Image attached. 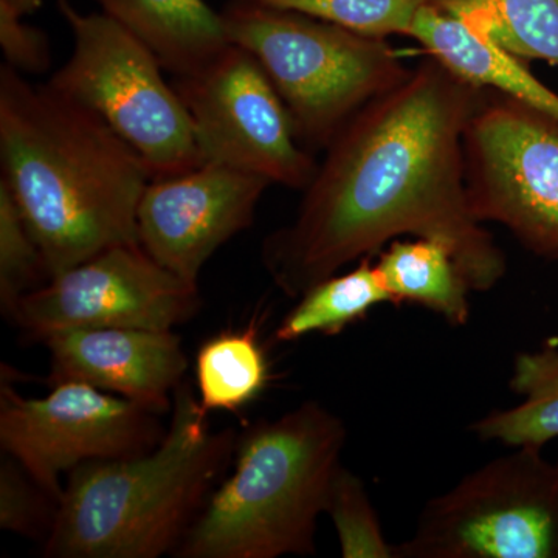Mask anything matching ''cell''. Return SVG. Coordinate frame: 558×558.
I'll return each instance as SVG.
<instances>
[{
    "mask_svg": "<svg viewBox=\"0 0 558 558\" xmlns=\"http://www.w3.org/2000/svg\"><path fill=\"white\" fill-rule=\"evenodd\" d=\"M267 381L269 365L253 328L213 337L197 352V399L207 413L244 409Z\"/></svg>",
    "mask_w": 558,
    "mask_h": 558,
    "instance_id": "cell-20",
    "label": "cell"
},
{
    "mask_svg": "<svg viewBox=\"0 0 558 558\" xmlns=\"http://www.w3.org/2000/svg\"><path fill=\"white\" fill-rule=\"evenodd\" d=\"M44 277L49 279L43 253L9 186L0 180V306L7 318Z\"/></svg>",
    "mask_w": 558,
    "mask_h": 558,
    "instance_id": "cell-23",
    "label": "cell"
},
{
    "mask_svg": "<svg viewBox=\"0 0 558 558\" xmlns=\"http://www.w3.org/2000/svg\"><path fill=\"white\" fill-rule=\"evenodd\" d=\"M520 61L558 68V0H428Z\"/></svg>",
    "mask_w": 558,
    "mask_h": 558,
    "instance_id": "cell-18",
    "label": "cell"
},
{
    "mask_svg": "<svg viewBox=\"0 0 558 558\" xmlns=\"http://www.w3.org/2000/svg\"><path fill=\"white\" fill-rule=\"evenodd\" d=\"M189 110L202 163H216L304 191L317 161L296 138L266 70L231 44L218 60L174 84Z\"/></svg>",
    "mask_w": 558,
    "mask_h": 558,
    "instance_id": "cell-9",
    "label": "cell"
},
{
    "mask_svg": "<svg viewBox=\"0 0 558 558\" xmlns=\"http://www.w3.org/2000/svg\"><path fill=\"white\" fill-rule=\"evenodd\" d=\"M409 36L476 87L501 92L558 119V95L539 83L523 61L432 3L418 11Z\"/></svg>",
    "mask_w": 558,
    "mask_h": 558,
    "instance_id": "cell-15",
    "label": "cell"
},
{
    "mask_svg": "<svg viewBox=\"0 0 558 558\" xmlns=\"http://www.w3.org/2000/svg\"><path fill=\"white\" fill-rule=\"evenodd\" d=\"M220 16L230 43L266 70L311 153L326 149L355 113L411 73L387 40L299 11L231 0Z\"/></svg>",
    "mask_w": 558,
    "mask_h": 558,
    "instance_id": "cell-5",
    "label": "cell"
},
{
    "mask_svg": "<svg viewBox=\"0 0 558 558\" xmlns=\"http://www.w3.org/2000/svg\"><path fill=\"white\" fill-rule=\"evenodd\" d=\"M385 303L391 299L379 270L369 258L360 259L355 269L323 279L303 293L279 323L277 340L289 343L311 333L336 336Z\"/></svg>",
    "mask_w": 558,
    "mask_h": 558,
    "instance_id": "cell-19",
    "label": "cell"
},
{
    "mask_svg": "<svg viewBox=\"0 0 558 558\" xmlns=\"http://www.w3.org/2000/svg\"><path fill=\"white\" fill-rule=\"evenodd\" d=\"M54 3L75 49L47 84L100 116L137 150L154 179L199 167L189 110L161 75L156 54L105 13H80L70 0Z\"/></svg>",
    "mask_w": 558,
    "mask_h": 558,
    "instance_id": "cell-6",
    "label": "cell"
},
{
    "mask_svg": "<svg viewBox=\"0 0 558 558\" xmlns=\"http://www.w3.org/2000/svg\"><path fill=\"white\" fill-rule=\"evenodd\" d=\"M270 185L216 163L153 179L138 205L140 245L165 269L197 284L216 250L252 226Z\"/></svg>",
    "mask_w": 558,
    "mask_h": 558,
    "instance_id": "cell-12",
    "label": "cell"
},
{
    "mask_svg": "<svg viewBox=\"0 0 558 558\" xmlns=\"http://www.w3.org/2000/svg\"><path fill=\"white\" fill-rule=\"evenodd\" d=\"M0 160L49 279L117 245L140 244L148 165L97 113L0 68Z\"/></svg>",
    "mask_w": 558,
    "mask_h": 558,
    "instance_id": "cell-2",
    "label": "cell"
},
{
    "mask_svg": "<svg viewBox=\"0 0 558 558\" xmlns=\"http://www.w3.org/2000/svg\"><path fill=\"white\" fill-rule=\"evenodd\" d=\"M348 429L318 402H303L236 440L230 478L211 492L174 550L180 558H277L315 554Z\"/></svg>",
    "mask_w": 558,
    "mask_h": 558,
    "instance_id": "cell-4",
    "label": "cell"
},
{
    "mask_svg": "<svg viewBox=\"0 0 558 558\" xmlns=\"http://www.w3.org/2000/svg\"><path fill=\"white\" fill-rule=\"evenodd\" d=\"M201 307L199 289L150 258L117 245L22 296L10 319L36 340L76 328L172 330Z\"/></svg>",
    "mask_w": 558,
    "mask_h": 558,
    "instance_id": "cell-11",
    "label": "cell"
},
{
    "mask_svg": "<svg viewBox=\"0 0 558 558\" xmlns=\"http://www.w3.org/2000/svg\"><path fill=\"white\" fill-rule=\"evenodd\" d=\"M233 429L213 432L189 385L172 400L156 449L84 462L70 472L44 542L51 558H159L174 553L236 449Z\"/></svg>",
    "mask_w": 558,
    "mask_h": 558,
    "instance_id": "cell-3",
    "label": "cell"
},
{
    "mask_svg": "<svg viewBox=\"0 0 558 558\" xmlns=\"http://www.w3.org/2000/svg\"><path fill=\"white\" fill-rule=\"evenodd\" d=\"M275 9L299 11L349 32L385 39L409 36L418 11L428 0H247Z\"/></svg>",
    "mask_w": 558,
    "mask_h": 558,
    "instance_id": "cell-22",
    "label": "cell"
},
{
    "mask_svg": "<svg viewBox=\"0 0 558 558\" xmlns=\"http://www.w3.org/2000/svg\"><path fill=\"white\" fill-rule=\"evenodd\" d=\"M376 267L392 304H417L454 328L468 325L472 289L442 242L392 241Z\"/></svg>",
    "mask_w": 558,
    "mask_h": 558,
    "instance_id": "cell-16",
    "label": "cell"
},
{
    "mask_svg": "<svg viewBox=\"0 0 558 558\" xmlns=\"http://www.w3.org/2000/svg\"><path fill=\"white\" fill-rule=\"evenodd\" d=\"M483 90L428 57L355 113L326 146L295 219L264 241L277 288L300 299L410 234L447 245L472 292L494 289L508 260L465 191L464 132Z\"/></svg>",
    "mask_w": 558,
    "mask_h": 558,
    "instance_id": "cell-1",
    "label": "cell"
},
{
    "mask_svg": "<svg viewBox=\"0 0 558 558\" xmlns=\"http://www.w3.org/2000/svg\"><path fill=\"white\" fill-rule=\"evenodd\" d=\"M557 465H558V462H557Z\"/></svg>",
    "mask_w": 558,
    "mask_h": 558,
    "instance_id": "cell-27",
    "label": "cell"
},
{
    "mask_svg": "<svg viewBox=\"0 0 558 558\" xmlns=\"http://www.w3.org/2000/svg\"><path fill=\"white\" fill-rule=\"evenodd\" d=\"M326 513L336 526L344 558H398V545L385 537L365 484L343 465L330 484Z\"/></svg>",
    "mask_w": 558,
    "mask_h": 558,
    "instance_id": "cell-21",
    "label": "cell"
},
{
    "mask_svg": "<svg viewBox=\"0 0 558 558\" xmlns=\"http://www.w3.org/2000/svg\"><path fill=\"white\" fill-rule=\"evenodd\" d=\"M0 5L13 10L14 13L21 14V16H25V14H31L38 9L40 0H0Z\"/></svg>",
    "mask_w": 558,
    "mask_h": 558,
    "instance_id": "cell-26",
    "label": "cell"
},
{
    "mask_svg": "<svg viewBox=\"0 0 558 558\" xmlns=\"http://www.w3.org/2000/svg\"><path fill=\"white\" fill-rule=\"evenodd\" d=\"M398 558H558V465L513 447L429 499Z\"/></svg>",
    "mask_w": 558,
    "mask_h": 558,
    "instance_id": "cell-7",
    "label": "cell"
},
{
    "mask_svg": "<svg viewBox=\"0 0 558 558\" xmlns=\"http://www.w3.org/2000/svg\"><path fill=\"white\" fill-rule=\"evenodd\" d=\"M22 17L0 5V46L5 64L17 72H44L50 65L49 39L46 33L25 24Z\"/></svg>",
    "mask_w": 558,
    "mask_h": 558,
    "instance_id": "cell-25",
    "label": "cell"
},
{
    "mask_svg": "<svg viewBox=\"0 0 558 558\" xmlns=\"http://www.w3.org/2000/svg\"><path fill=\"white\" fill-rule=\"evenodd\" d=\"M157 414L83 381H58L40 399H25L2 380L0 446L60 501L61 476L90 461L138 457L165 433Z\"/></svg>",
    "mask_w": 558,
    "mask_h": 558,
    "instance_id": "cell-10",
    "label": "cell"
},
{
    "mask_svg": "<svg viewBox=\"0 0 558 558\" xmlns=\"http://www.w3.org/2000/svg\"><path fill=\"white\" fill-rule=\"evenodd\" d=\"M510 389L523 398L513 409L492 411L470 427L483 442L543 449L558 438V348L515 355Z\"/></svg>",
    "mask_w": 558,
    "mask_h": 558,
    "instance_id": "cell-17",
    "label": "cell"
},
{
    "mask_svg": "<svg viewBox=\"0 0 558 558\" xmlns=\"http://www.w3.org/2000/svg\"><path fill=\"white\" fill-rule=\"evenodd\" d=\"M38 340L50 352L51 385L83 381L159 414L172 405L189 368L182 340L172 330L61 329Z\"/></svg>",
    "mask_w": 558,
    "mask_h": 558,
    "instance_id": "cell-13",
    "label": "cell"
},
{
    "mask_svg": "<svg viewBox=\"0 0 558 558\" xmlns=\"http://www.w3.org/2000/svg\"><path fill=\"white\" fill-rule=\"evenodd\" d=\"M465 191L476 222L505 226L558 260V119L484 89L464 132Z\"/></svg>",
    "mask_w": 558,
    "mask_h": 558,
    "instance_id": "cell-8",
    "label": "cell"
},
{
    "mask_svg": "<svg viewBox=\"0 0 558 558\" xmlns=\"http://www.w3.org/2000/svg\"><path fill=\"white\" fill-rule=\"evenodd\" d=\"M58 501L36 483L16 459L0 462V527L28 538L49 537Z\"/></svg>",
    "mask_w": 558,
    "mask_h": 558,
    "instance_id": "cell-24",
    "label": "cell"
},
{
    "mask_svg": "<svg viewBox=\"0 0 558 558\" xmlns=\"http://www.w3.org/2000/svg\"><path fill=\"white\" fill-rule=\"evenodd\" d=\"M175 78L196 75L231 46L220 13L205 0H95Z\"/></svg>",
    "mask_w": 558,
    "mask_h": 558,
    "instance_id": "cell-14",
    "label": "cell"
}]
</instances>
